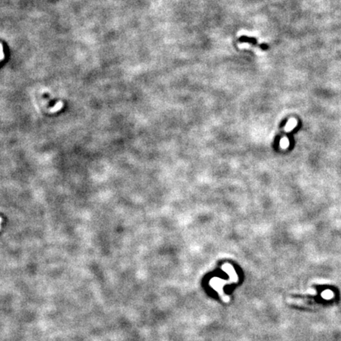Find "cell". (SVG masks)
I'll return each mask as SVG.
<instances>
[{
  "instance_id": "1",
  "label": "cell",
  "mask_w": 341,
  "mask_h": 341,
  "mask_svg": "<svg viewBox=\"0 0 341 341\" xmlns=\"http://www.w3.org/2000/svg\"><path fill=\"white\" fill-rule=\"evenodd\" d=\"M235 283L236 282L234 280H232V279L229 278L228 281H223V280H220L218 277H213L211 281H209V285L215 291H216L219 293V295L220 296V298H221L223 302H228L230 301V297L228 295H225V293L223 292V287L227 284H235Z\"/></svg>"
},
{
  "instance_id": "2",
  "label": "cell",
  "mask_w": 341,
  "mask_h": 341,
  "mask_svg": "<svg viewBox=\"0 0 341 341\" xmlns=\"http://www.w3.org/2000/svg\"><path fill=\"white\" fill-rule=\"evenodd\" d=\"M221 269H223V270L224 271V272H226L228 276H229L230 279L234 280V281H235L236 283L238 282V275H237L235 269H234L233 267L231 266L230 264H224V265L221 267Z\"/></svg>"
},
{
  "instance_id": "3",
  "label": "cell",
  "mask_w": 341,
  "mask_h": 341,
  "mask_svg": "<svg viewBox=\"0 0 341 341\" xmlns=\"http://www.w3.org/2000/svg\"><path fill=\"white\" fill-rule=\"evenodd\" d=\"M297 124H298V121L295 119V118H290V119L288 120V122H287V123L286 124L285 127H284V130H285L286 132L291 131V130H293L296 126H297Z\"/></svg>"
},
{
  "instance_id": "4",
  "label": "cell",
  "mask_w": 341,
  "mask_h": 341,
  "mask_svg": "<svg viewBox=\"0 0 341 341\" xmlns=\"http://www.w3.org/2000/svg\"><path fill=\"white\" fill-rule=\"evenodd\" d=\"M239 41H241V42L250 43V44H254V45L257 44V41H256V40H255L254 38H252V37H246V36H243V37L240 38Z\"/></svg>"
},
{
  "instance_id": "5",
  "label": "cell",
  "mask_w": 341,
  "mask_h": 341,
  "mask_svg": "<svg viewBox=\"0 0 341 341\" xmlns=\"http://www.w3.org/2000/svg\"><path fill=\"white\" fill-rule=\"evenodd\" d=\"M280 145H281V149H287V148H288V146H289V141H288V139H287V137H283V138L281 140Z\"/></svg>"
},
{
  "instance_id": "6",
  "label": "cell",
  "mask_w": 341,
  "mask_h": 341,
  "mask_svg": "<svg viewBox=\"0 0 341 341\" xmlns=\"http://www.w3.org/2000/svg\"><path fill=\"white\" fill-rule=\"evenodd\" d=\"M61 107H62V103H59L58 104H56L55 106L54 107V108H52V109H51V112H56V111H58V110H59V109H60Z\"/></svg>"
},
{
  "instance_id": "7",
  "label": "cell",
  "mask_w": 341,
  "mask_h": 341,
  "mask_svg": "<svg viewBox=\"0 0 341 341\" xmlns=\"http://www.w3.org/2000/svg\"><path fill=\"white\" fill-rule=\"evenodd\" d=\"M1 222H2V218L0 217V223H1Z\"/></svg>"
},
{
  "instance_id": "8",
  "label": "cell",
  "mask_w": 341,
  "mask_h": 341,
  "mask_svg": "<svg viewBox=\"0 0 341 341\" xmlns=\"http://www.w3.org/2000/svg\"><path fill=\"white\" fill-rule=\"evenodd\" d=\"M0 228H1V227H0Z\"/></svg>"
}]
</instances>
